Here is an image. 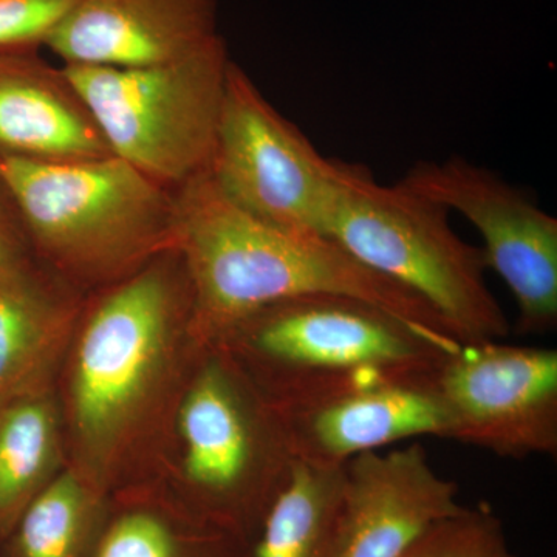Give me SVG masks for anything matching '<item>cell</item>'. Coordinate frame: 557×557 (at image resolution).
I'll return each instance as SVG.
<instances>
[{"mask_svg":"<svg viewBox=\"0 0 557 557\" xmlns=\"http://www.w3.org/2000/svg\"><path fill=\"white\" fill-rule=\"evenodd\" d=\"M174 249L188 273V335L199 346L263 307L298 296L343 295L397 314L446 346H461L428 304L318 234L271 228L244 214L208 172L174 190Z\"/></svg>","mask_w":557,"mask_h":557,"instance_id":"obj_1","label":"cell"},{"mask_svg":"<svg viewBox=\"0 0 557 557\" xmlns=\"http://www.w3.org/2000/svg\"><path fill=\"white\" fill-rule=\"evenodd\" d=\"M190 307L185 263L170 249L81 310L69 386L73 468L104 490L159 392L178 332L188 333Z\"/></svg>","mask_w":557,"mask_h":557,"instance_id":"obj_2","label":"cell"},{"mask_svg":"<svg viewBox=\"0 0 557 557\" xmlns=\"http://www.w3.org/2000/svg\"><path fill=\"white\" fill-rule=\"evenodd\" d=\"M32 256L70 287L106 288L174 249V190L126 161L0 157Z\"/></svg>","mask_w":557,"mask_h":557,"instance_id":"obj_3","label":"cell"},{"mask_svg":"<svg viewBox=\"0 0 557 557\" xmlns=\"http://www.w3.org/2000/svg\"><path fill=\"white\" fill-rule=\"evenodd\" d=\"M233 358L274 409L343 388L432 372L458 347L350 296H298L263 307L212 344Z\"/></svg>","mask_w":557,"mask_h":557,"instance_id":"obj_4","label":"cell"},{"mask_svg":"<svg viewBox=\"0 0 557 557\" xmlns=\"http://www.w3.org/2000/svg\"><path fill=\"white\" fill-rule=\"evenodd\" d=\"M322 234L428 304L463 346L508 335V318L486 284L483 249L457 236L448 209L401 182L381 185L362 164L335 160Z\"/></svg>","mask_w":557,"mask_h":557,"instance_id":"obj_5","label":"cell"},{"mask_svg":"<svg viewBox=\"0 0 557 557\" xmlns=\"http://www.w3.org/2000/svg\"><path fill=\"white\" fill-rule=\"evenodd\" d=\"M209 348L180 405L183 475L197 515L255 545L296 457L277 410L230 355Z\"/></svg>","mask_w":557,"mask_h":557,"instance_id":"obj_6","label":"cell"},{"mask_svg":"<svg viewBox=\"0 0 557 557\" xmlns=\"http://www.w3.org/2000/svg\"><path fill=\"white\" fill-rule=\"evenodd\" d=\"M222 36L148 67L62 65L116 159L171 190L208 170L231 65Z\"/></svg>","mask_w":557,"mask_h":557,"instance_id":"obj_7","label":"cell"},{"mask_svg":"<svg viewBox=\"0 0 557 557\" xmlns=\"http://www.w3.org/2000/svg\"><path fill=\"white\" fill-rule=\"evenodd\" d=\"M219 193L271 228L324 236L335 160L321 156L236 62H231L208 164Z\"/></svg>","mask_w":557,"mask_h":557,"instance_id":"obj_8","label":"cell"},{"mask_svg":"<svg viewBox=\"0 0 557 557\" xmlns=\"http://www.w3.org/2000/svg\"><path fill=\"white\" fill-rule=\"evenodd\" d=\"M420 196L457 211L483 239L487 269L504 278L518 306L516 332L557 327V219L500 175L450 157L420 161L401 180Z\"/></svg>","mask_w":557,"mask_h":557,"instance_id":"obj_9","label":"cell"},{"mask_svg":"<svg viewBox=\"0 0 557 557\" xmlns=\"http://www.w3.org/2000/svg\"><path fill=\"white\" fill-rule=\"evenodd\" d=\"M448 437L494 456H557V350L498 341L450 351L435 373Z\"/></svg>","mask_w":557,"mask_h":557,"instance_id":"obj_10","label":"cell"},{"mask_svg":"<svg viewBox=\"0 0 557 557\" xmlns=\"http://www.w3.org/2000/svg\"><path fill=\"white\" fill-rule=\"evenodd\" d=\"M454 480L440 475L420 443L366 453L344 465L333 557H398L463 511Z\"/></svg>","mask_w":557,"mask_h":557,"instance_id":"obj_11","label":"cell"},{"mask_svg":"<svg viewBox=\"0 0 557 557\" xmlns=\"http://www.w3.org/2000/svg\"><path fill=\"white\" fill-rule=\"evenodd\" d=\"M438 369V368H437ZM391 376L277 410L296 460L343 467L351 458L416 437H448L435 373Z\"/></svg>","mask_w":557,"mask_h":557,"instance_id":"obj_12","label":"cell"},{"mask_svg":"<svg viewBox=\"0 0 557 557\" xmlns=\"http://www.w3.org/2000/svg\"><path fill=\"white\" fill-rule=\"evenodd\" d=\"M218 0H76L44 47L67 64L148 67L219 38Z\"/></svg>","mask_w":557,"mask_h":557,"instance_id":"obj_13","label":"cell"},{"mask_svg":"<svg viewBox=\"0 0 557 557\" xmlns=\"http://www.w3.org/2000/svg\"><path fill=\"white\" fill-rule=\"evenodd\" d=\"M40 47L0 49V157L81 163L112 157L64 67Z\"/></svg>","mask_w":557,"mask_h":557,"instance_id":"obj_14","label":"cell"},{"mask_svg":"<svg viewBox=\"0 0 557 557\" xmlns=\"http://www.w3.org/2000/svg\"><path fill=\"white\" fill-rule=\"evenodd\" d=\"M81 309L76 289L32 255L0 267V409L50 391Z\"/></svg>","mask_w":557,"mask_h":557,"instance_id":"obj_15","label":"cell"},{"mask_svg":"<svg viewBox=\"0 0 557 557\" xmlns=\"http://www.w3.org/2000/svg\"><path fill=\"white\" fill-rule=\"evenodd\" d=\"M108 490L61 469L0 544V557H95L108 527Z\"/></svg>","mask_w":557,"mask_h":557,"instance_id":"obj_16","label":"cell"},{"mask_svg":"<svg viewBox=\"0 0 557 557\" xmlns=\"http://www.w3.org/2000/svg\"><path fill=\"white\" fill-rule=\"evenodd\" d=\"M60 410L50 391L0 409V544L62 469Z\"/></svg>","mask_w":557,"mask_h":557,"instance_id":"obj_17","label":"cell"},{"mask_svg":"<svg viewBox=\"0 0 557 557\" xmlns=\"http://www.w3.org/2000/svg\"><path fill=\"white\" fill-rule=\"evenodd\" d=\"M95 557H255L252 545L196 511L152 500L115 504Z\"/></svg>","mask_w":557,"mask_h":557,"instance_id":"obj_18","label":"cell"},{"mask_svg":"<svg viewBox=\"0 0 557 557\" xmlns=\"http://www.w3.org/2000/svg\"><path fill=\"white\" fill-rule=\"evenodd\" d=\"M343 486L344 465L296 460L252 545L255 557H333Z\"/></svg>","mask_w":557,"mask_h":557,"instance_id":"obj_19","label":"cell"},{"mask_svg":"<svg viewBox=\"0 0 557 557\" xmlns=\"http://www.w3.org/2000/svg\"><path fill=\"white\" fill-rule=\"evenodd\" d=\"M398 557H518L509 548L504 523L490 505L435 523Z\"/></svg>","mask_w":557,"mask_h":557,"instance_id":"obj_20","label":"cell"},{"mask_svg":"<svg viewBox=\"0 0 557 557\" xmlns=\"http://www.w3.org/2000/svg\"><path fill=\"white\" fill-rule=\"evenodd\" d=\"M76 0H0V49L44 47Z\"/></svg>","mask_w":557,"mask_h":557,"instance_id":"obj_21","label":"cell"},{"mask_svg":"<svg viewBox=\"0 0 557 557\" xmlns=\"http://www.w3.org/2000/svg\"><path fill=\"white\" fill-rule=\"evenodd\" d=\"M30 255L20 212L5 180L0 175V267Z\"/></svg>","mask_w":557,"mask_h":557,"instance_id":"obj_22","label":"cell"}]
</instances>
